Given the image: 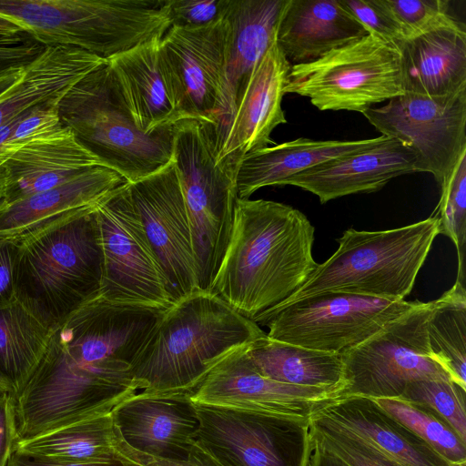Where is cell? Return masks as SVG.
<instances>
[{
	"mask_svg": "<svg viewBox=\"0 0 466 466\" xmlns=\"http://www.w3.org/2000/svg\"><path fill=\"white\" fill-rule=\"evenodd\" d=\"M165 311L98 296L57 322L14 398L17 442L109 414L136 394L132 366Z\"/></svg>",
	"mask_w": 466,
	"mask_h": 466,
	"instance_id": "cell-1",
	"label": "cell"
},
{
	"mask_svg": "<svg viewBox=\"0 0 466 466\" xmlns=\"http://www.w3.org/2000/svg\"><path fill=\"white\" fill-rule=\"evenodd\" d=\"M314 232L291 206L237 198L230 240L210 292L252 320L289 298L315 270Z\"/></svg>",
	"mask_w": 466,
	"mask_h": 466,
	"instance_id": "cell-2",
	"label": "cell"
},
{
	"mask_svg": "<svg viewBox=\"0 0 466 466\" xmlns=\"http://www.w3.org/2000/svg\"><path fill=\"white\" fill-rule=\"evenodd\" d=\"M265 334L218 295L197 290L165 311L132 376L142 390L192 393L223 358Z\"/></svg>",
	"mask_w": 466,
	"mask_h": 466,
	"instance_id": "cell-3",
	"label": "cell"
},
{
	"mask_svg": "<svg viewBox=\"0 0 466 466\" xmlns=\"http://www.w3.org/2000/svg\"><path fill=\"white\" fill-rule=\"evenodd\" d=\"M96 207L56 218L16 242L15 296L53 325L100 296L104 260Z\"/></svg>",
	"mask_w": 466,
	"mask_h": 466,
	"instance_id": "cell-4",
	"label": "cell"
},
{
	"mask_svg": "<svg viewBox=\"0 0 466 466\" xmlns=\"http://www.w3.org/2000/svg\"><path fill=\"white\" fill-rule=\"evenodd\" d=\"M0 18L46 46L107 59L170 27L166 0H0Z\"/></svg>",
	"mask_w": 466,
	"mask_h": 466,
	"instance_id": "cell-5",
	"label": "cell"
},
{
	"mask_svg": "<svg viewBox=\"0 0 466 466\" xmlns=\"http://www.w3.org/2000/svg\"><path fill=\"white\" fill-rule=\"evenodd\" d=\"M439 222L432 214L397 228L345 230L333 255L318 264L294 294L273 308L325 292L404 299L439 235Z\"/></svg>",
	"mask_w": 466,
	"mask_h": 466,
	"instance_id": "cell-6",
	"label": "cell"
},
{
	"mask_svg": "<svg viewBox=\"0 0 466 466\" xmlns=\"http://www.w3.org/2000/svg\"><path fill=\"white\" fill-rule=\"evenodd\" d=\"M59 115L106 167L128 183L172 161L174 126L152 134L135 124L106 63L78 82L59 103Z\"/></svg>",
	"mask_w": 466,
	"mask_h": 466,
	"instance_id": "cell-7",
	"label": "cell"
},
{
	"mask_svg": "<svg viewBox=\"0 0 466 466\" xmlns=\"http://www.w3.org/2000/svg\"><path fill=\"white\" fill-rule=\"evenodd\" d=\"M284 93L307 96L320 111L362 113L404 94L400 49L369 34L314 62L291 66Z\"/></svg>",
	"mask_w": 466,
	"mask_h": 466,
	"instance_id": "cell-8",
	"label": "cell"
},
{
	"mask_svg": "<svg viewBox=\"0 0 466 466\" xmlns=\"http://www.w3.org/2000/svg\"><path fill=\"white\" fill-rule=\"evenodd\" d=\"M416 301L325 292L260 313L252 321L276 340L332 353L360 345Z\"/></svg>",
	"mask_w": 466,
	"mask_h": 466,
	"instance_id": "cell-9",
	"label": "cell"
},
{
	"mask_svg": "<svg viewBox=\"0 0 466 466\" xmlns=\"http://www.w3.org/2000/svg\"><path fill=\"white\" fill-rule=\"evenodd\" d=\"M434 303L416 301L379 332L341 354L345 385L337 399L398 398L414 380H451L428 346L427 323Z\"/></svg>",
	"mask_w": 466,
	"mask_h": 466,
	"instance_id": "cell-10",
	"label": "cell"
},
{
	"mask_svg": "<svg viewBox=\"0 0 466 466\" xmlns=\"http://www.w3.org/2000/svg\"><path fill=\"white\" fill-rule=\"evenodd\" d=\"M194 403L195 441L223 466H308L309 417Z\"/></svg>",
	"mask_w": 466,
	"mask_h": 466,
	"instance_id": "cell-11",
	"label": "cell"
},
{
	"mask_svg": "<svg viewBox=\"0 0 466 466\" xmlns=\"http://www.w3.org/2000/svg\"><path fill=\"white\" fill-rule=\"evenodd\" d=\"M103 251L100 297L130 305L168 309L165 279L126 182L96 207Z\"/></svg>",
	"mask_w": 466,
	"mask_h": 466,
	"instance_id": "cell-12",
	"label": "cell"
},
{
	"mask_svg": "<svg viewBox=\"0 0 466 466\" xmlns=\"http://www.w3.org/2000/svg\"><path fill=\"white\" fill-rule=\"evenodd\" d=\"M382 136L397 139L417 156V172L441 186L466 151V90L431 97L404 93L361 113Z\"/></svg>",
	"mask_w": 466,
	"mask_h": 466,
	"instance_id": "cell-13",
	"label": "cell"
},
{
	"mask_svg": "<svg viewBox=\"0 0 466 466\" xmlns=\"http://www.w3.org/2000/svg\"><path fill=\"white\" fill-rule=\"evenodd\" d=\"M135 209L172 304L198 290L187 208L173 161L128 183Z\"/></svg>",
	"mask_w": 466,
	"mask_h": 466,
	"instance_id": "cell-14",
	"label": "cell"
},
{
	"mask_svg": "<svg viewBox=\"0 0 466 466\" xmlns=\"http://www.w3.org/2000/svg\"><path fill=\"white\" fill-rule=\"evenodd\" d=\"M183 116L218 123L226 88V23L170 26L160 41Z\"/></svg>",
	"mask_w": 466,
	"mask_h": 466,
	"instance_id": "cell-15",
	"label": "cell"
},
{
	"mask_svg": "<svg viewBox=\"0 0 466 466\" xmlns=\"http://www.w3.org/2000/svg\"><path fill=\"white\" fill-rule=\"evenodd\" d=\"M249 344V343H248ZM239 347L216 364L191 394L195 402L280 415L309 417L336 400L330 389L296 386L268 379Z\"/></svg>",
	"mask_w": 466,
	"mask_h": 466,
	"instance_id": "cell-16",
	"label": "cell"
},
{
	"mask_svg": "<svg viewBox=\"0 0 466 466\" xmlns=\"http://www.w3.org/2000/svg\"><path fill=\"white\" fill-rule=\"evenodd\" d=\"M290 67L275 40L237 97L218 143V164L237 172L246 155L275 145L272 131L287 123L281 102Z\"/></svg>",
	"mask_w": 466,
	"mask_h": 466,
	"instance_id": "cell-17",
	"label": "cell"
},
{
	"mask_svg": "<svg viewBox=\"0 0 466 466\" xmlns=\"http://www.w3.org/2000/svg\"><path fill=\"white\" fill-rule=\"evenodd\" d=\"M190 392L142 390L110 412L121 440L146 455L187 459L199 422Z\"/></svg>",
	"mask_w": 466,
	"mask_h": 466,
	"instance_id": "cell-18",
	"label": "cell"
},
{
	"mask_svg": "<svg viewBox=\"0 0 466 466\" xmlns=\"http://www.w3.org/2000/svg\"><path fill=\"white\" fill-rule=\"evenodd\" d=\"M104 166L66 126L21 144L0 167V202L65 184Z\"/></svg>",
	"mask_w": 466,
	"mask_h": 466,
	"instance_id": "cell-19",
	"label": "cell"
},
{
	"mask_svg": "<svg viewBox=\"0 0 466 466\" xmlns=\"http://www.w3.org/2000/svg\"><path fill=\"white\" fill-rule=\"evenodd\" d=\"M417 156L402 142L386 137L380 143L311 167L288 179L316 195L320 203L352 194L381 189L390 179L417 173Z\"/></svg>",
	"mask_w": 466,
	"mask_h": 466,
	"instance_id": "cell-20",
	"label": "cell"
},
{
	"mask_svg": "<svg viewBox=\"0 0 466 466\" xmlns=\"http://www.w3.org/2000/svg\"><path fill=\"white\" fill-rule=\"evenodd\" d=\"M161 38H152L106 59L136 126L145 134L186 119L162 56Z\"/></svg>",
	"mask_w": 466,
	"mask_h": 466,
	"instance_id": "cell-21",
	"label": "cell"
},
{
	"mask_svg": "<svg viewBox=\"0 0 466 466\" xmlns=\"http://www.w3.org/2000/svg\"><path fill=\"white\" fill-rule=\"evenodd\" d=\"M288 0H225L226 88L224 108L216 127L217 142L233 113L237 97L252 70L276 40Z\"/></svg>",
	"mask_w": 466,
	"mask_h": 466,
	"instance_id": "cell-22",
	"label": "cell"
},
{
	"mask_svg": "<svg viewBox=\"0 0 466 466\" xmlns=\"http://www.w3.org/2000/svg\"><path fill=\"white\" fill-rule=\"evenodd\" d=\"M396 45L404 93L442 97L466 90V32L453 16Z\"/></svg>",
	"mask_w": 466,
	"mask_h": 466,
	"instance_id": "cell-23",
	"label": "cell"
},
{
	"mask_svg": "<svg viewBox=\"0 0 466 466\" xmlns=\"http://www.w3.org/2000/svg\"><path fill=\"white\" fill-rule=\"evenodd\" d=\"M369 35L340 0H288L276 40L291 66L314 62Z\"/></svg>",
	"mask_w": 466,
	"mask_h": 466,
	"instance_id": "cell-24",
	"label": "cell"
},
{
	"mask_svg": "<svg viewBox=\"0 0 466 466\" xmlns=\"http://www.w3.org/2000/svg\"><path fill=\"white\" fill-rule=\"evenodd\" d=\"M106 59L82 49L46 46L0 93V127L39 106L56 104Z\"/></svg>",
	"mask_w": 466,
	"mask_h": 466,
	"instance_id": "cell-25",
	"label": "cell"
},
{
	"mask_svg": "<svg viewBox=\"0 0 466 466\" xmlns=\"http://www.w3.org/2000/svg\"><path fill=\"white\" fill-rule=\"evenodd\" d=\"M126 182L116 171L97 166L54 188L0 202V239L17 242L56 218L96 206Z\"/></svg>",
	"mask_w": 466,
	"mask_h": 466,
	"instance_id": "cell-26",
	"label": "cell"
},
{
	"mask_svg": "<svg viewBox=\"0 0 466 466\" xmlns=\"http://www.w3.org/2000/svg\"><path fill=\"white\" fill-rule=\"evenodd\" d=\"M403 466H458L381 409L373 399L330 400L316 410Z\"/></svg>",
	"mask_w": 466,
	"mask_h": 466,
	"instance_id": "cell-27",
	"label": "cell"
},
{
	"mask_svg": "<svg viewBox=\"0 0 466 466\" xmlns=\"http://www.w3.org/2000/svg\"><path fill=\"white\" fill-rule=\"evenodd\" d=\"M386 138L313 140L299 137L246 155L236 177L238 198L248 199L258 189L282 186L284 181L311 167L371 147Z\"/></svg>",
	"mask_w": 466,
	"mask_h": 466,
	"instance_id": "cell-28",
	"label": "cell"
},
{
	"mask_svg": "<svg viewBox=\"0 0 466 466\" xmlns=\"http://www.w3.org/2000/svg\"><path fill=\"white\" fill-rule=\"evenodd\" d=\"M246 350L258 373L272 380L335 390L338 394L345 385L341 354L282 342L267 333L248 344Z\"/></svg>",
	"mask_w": 466,
	"mask_h": 466,
	"instance_id": "cell-29",
	"label": "cell"
},
{
	"mask_svg": "<svg viewBox=\"0 0 466 466\" xmlns=\"http://www.w3.org/2000/svg\"><path fill=\"white\" fill-rule=\"evenodd\" d=\"M54 326L17 296L0 307V371L14 398L39 364Z\"/></svg>",
	"mask_w": 466,
	"mask_h": 466,
	"instance_id": "cell-30",
	"label": "cell"
},
{
	"mask_svg": "<svg viewBox=\"0 0 466 466\" xmlns=\"http://www.w3.org/2000/svg\"><path fill=\"white\" fill-rule=\"evenodd\" d=\"M117 442L118 433L109 413L18 441L15 451L57 462L93 463L121 457Z\"/></svg>",
	"mask_w": 466,
	"mask_h": 466,
	"instance_id": "cell-31",
	"label": "cell"
},
{
	"mask_svg": "<svg viewBox=\"0 0 466 466\" xmlns=\"http://www.w3.org/2000/svg\"><path fill=\"white\" fill-rule=\"evenodd\" d=\"M432 359L466 390V286L454 285L435 299L427 323Z\"/></svg>",
	"mask_w": 466,
	"mask_h": 466,
	"instance_id": "cell-32",
	"label": "cell"
},
{
	"mask_svg": "<svg viewBox=\"0 0 466 466\" xmlns=\"http://www.w3.org/2000/svg\"><path fill=\"white\" fill-rule=\"evenodd\" d=\"M385 411L430 444L453 465L466 466V441L431 408L400 398L373 399Z\"/></svg>",
	"mask_w": 466,
	"mask_h": 466,
	"instance_id": "cell-33",
	"label": "cell"
},
{
	"mask_svg": "<svg viewBox=\"0 0 466 466\" xmlns=\"http://www.w3.org/2000/svg\"><path fill=\"white\" fill-rule=\"evenodd\" d=\"M439 218V234L453 242L458 254L456 281L466 286V151L441 185V199L433 212Z\"/></svg>",
	"mask_w": 466,
	"mask_h": 466,
	"instance_id": "cell-34",
	"label": "cell"
},
{
	"mask_svg": "<svg viewBox=\"0 0 466 466\" xmlns=\"http://www.w3.org/2000/svg\"><path fill=\"white\" fill-rule=\"evenodd\" d=\"M309 436L312 445L337 455L350 466H403L317 410L309 416Z\"/></svg>",
	"mask_w": 466,
	"mask_h": 466,
	"instance_id": "cell-35",
	"label": "cell"
},
{
	"mask_svg": "<svg viewBox=\"0 0 466 466\" xmlns=\"http://www.w3.org/2000/svg\"><path fill=\"white\" fill-rule=\"evenodd\" d=\"M465 393L451 380H420L410 382L398 398L431 408L466 441Z\"/></svg>",
	"mask_w": 466,
	"mask_h": 466,
	"instance_id": "cell-36",
	"label": "cell"
},
{
	"mask_svg": "<svg viewBox=\"0 0 466 466\" xmlns=\"http://www.w3.org/2000/svg\"><path fill=\"white\" fill-rule=\"evenodd\" d=\"M383 3L401 28L403 39L423 33L452 16L449 13V1L383 0Z\"/></svg>",
	"mask_w": 466,
	"mask_h": 466,
	"instance_id": "cell-37",
	"label": "cell"
},
{
	"mask_svg": "<svg viewBox=\"0 0 466 466\" xmlns=\"http://www.w3.org/2000/svg\"><path fill=\"white\" fill-rule=\"evenodd\" d=\"M342 5L368 30L390 43L403 39L401 28L383 0H340Z\"/></svg>",
	"mask_w": 466,
	"mask_h": 466,
	"instance_id": "cell-38",
	"label": "cell"
},
{
	"mask_svg": "<svg viewBox=\"0 0 466 466\" xmlns=\"http://www.w3.org/2000/svg\"><path fill=\"white\" fill-rule=\"evenodd\" d=\"M225 0H166L171 26L199 27L222 16Z\"/></svg>",
	"mask_w": 466,
	"mask_h": 466,
	"instance_id": "cell-39",
	"label": "cell"
},
{
	"mask_svg": "<svg viewBox=\"0 0 466 466\" xmlns=\"http://www.w3.org/2000/svg\"><path fill=\"white\" fill-rule=\"evenodd\" d=\"M62 125L59 115V103L39 106L29 111L18 121L7 142L23 144L50 133Z\"/></svg>",
	"mask_w": 466,
	"mask_h": 466,
	"instance_id": "cell-40",
	"label": "cell"
},
{
	"mask_svg": "<svg viewBox=\"0 0 466 466\" xmlns=\"http://www.w3.org/2000/svg\"><path fill=\"white\" fill-rule=\"evenodd\" d=\"M117 450L125 457L143 466H223L196 441L187 459L182 461L161 460L135 451L121 440L119 434Z\"/></svg>",
	"mask_w": 466,
	"mask_h": 466,
	"instance_id": "cell-41",
	"label": "cell"
},
{
	"mask_svg": "<svg viewBox=\"0 0 466 466\" xmlns=\"http://www.w3.org/2000/svg\"><path fill=\"white\" fill-rule=\"evenodd\" d=\"M44 48L26 34L0 37V72L14 66L27 64Z\"/></svg>",
	"mask_w": 466,
	"mask_h": 466,
	"instance_id": "cell-42",
	"label": "cell"
},
{
	"mask_svg": "<svg viewBox=\"0 0 466 466\" xmlns=\"http://www.w3.org/2000/svg\"><path fill=\"white\" fill-rule=\"evenodd\" d=\"M16 442L15 399L5 391L0 393V466H7Z\"/></svg>",
	"mask_w": 466,
	"mask_h": 466,
	"instance_id": "cell-43",
	"label": "cell"
},
{
	"mask_svg": "<svg viewBox=\"0 0 466 466\" xmlns=\"http://www.w3.org/2000/svg\"><path fill=\"white\" fill-rule=\"evenodd\" d=\"M16 242L0 239V307L15 297Z\"/></svg>",
	"mask_w": 466,
	"mask_h": 466,
	"instance_id": "cell-44",
	"label": "cell"
},
{
	"mask_svg": "<svg viewBox=\"0 0 466 466\" xmlns=\"http://www.w3.org/2000/svg\"><path fill=\"white\" fill-rule=\"evenodd\" d=\"M27 113L9 121L8 123L5 124L3 127H0V167L5 162V160L10 157V155L21 145L8 143L7 139L11 135L13 129L15 128V125L18 123V121Z\"/></svg>",
	"mask_w": 466,
	"mask_h": 466,
	"instance_id": "cell-45",
	"label": "cell"
},
{
	"mask_svg": "<svg viewBox=\"0 0 466 466\" xmlns=\"http://www.w3.org/2000/svg\"><path fill=\"white\" fill-rule=\"evenodd\" d=\"M312 451L308 466H350L337 455L318 445H312Z\"/></svg>",
	"mask_w": 466,
	"mask_h": 466,
	"instance_id": "cell-46",
	"label": "cell"
},
{
	"mask_svg": "<svg viewBox=\"0 0 466 466\" xmlns=\"http://www.w3.org/2000/svg\"><path fill=\"white\" fill-rule=\"evenodd\" d=\"M25 65L14 66L0 72V93L21 76Z\"/></svg>",
	"mask_w": 466,
	"mask_h": 466,
	"instance_id": "cell-47",
	"label": "cell"
},
{
	"mask_svg": "<svg viewBox=\"0 0 466 466\" xmlns=\"http://www.w3.org/2000/svg\"><path fill=\"white\" fill-rule=\"evenodd\" d=\"M25 34L13 23L0 18V37H13Z\"/></svg>",
	"mask_w": 466,
	"mask_h": 466,
	"instance_id": "cell-48",
	"label": "cell"
},
{
	"mask_svg": "<svg viewBox=\"0 0 466 466\" xmlns=\"http://www.w3.org/2000/svg\"><path fill=\"white\" fill-rule=\"evenodd\" d=\"M0 389H3L8 392H12L11 387L8 383V381L5 380V378L3 376V374L0 371Z\"/></svg>",
	"mask_w": 466,
	"mask_h": 466,
	"instance_id": "cell-49",
	"label": "cell"
},
{
	"mask_svg": "<svg viewBox=\"0 0 466 466\" xmlns=\"http://www.w3.org/2000/svg\"><path fill=\"white\" fill-rule=\"evenodd\" d=\"M5 391H6V390H3V389H0V393L5 392ZM7 392H8V391H7Z\"/></svg>",
	"mask_w": 466,
	"mask_h": 466,
	"instance_id": "cell-50",
	"label": "cell"
}]
</instances>
